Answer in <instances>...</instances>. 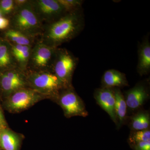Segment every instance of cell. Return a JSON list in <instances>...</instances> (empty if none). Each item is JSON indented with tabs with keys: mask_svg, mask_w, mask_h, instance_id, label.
<instances>
[{
	"mask_svg": "<svg viewBox=\"0 0 150 150\" xmlns=\"http://www.w3.org/2000/svg\"><path fill=\"white\" fill-rule=\"evenodd\" d=\"M84 26V19L81 10L68 13L56 21L45 24L40 40L49 46L59 48L76 37Z\"/></svg>",
	"mask_w": 150,
	"mask_h": 150,
	"instance_id": "1",
	"label": "cell"
},
{
	"mask_svg": "<svg viewBox=\"0 0 150 150\" xmlns=\"http://www.w3.org/2000/svg\"><path fill=\"white\" fill-rule=\"evenodd\" d=\"M9 18V28L35 38L43 33L45 24L34 11L30 0L24 6L16 8Z\"/></svg>",
	"mask_w": 150,
	"mask_h": 150,
	"instance_id": "2",
	"label": "cell"
},
{
	"mask_svg": "<svg viewBox=\"0 0 150 150\" xmlns=\"http://www.w3.org/2000/svg\"><path fill=\"white\" fill-rule=\"evenodd\" d=\"M27 86L43 96L58 97L63 87L53 72L27 70L25 72Z\"/></svg>",
	"mask_w": 150,
	"mask_h": 150,
	"instance_id": "3",
	"label": "cell"
},
{
	"mask_svg": "<svg viewBox=\"0 0 150 150\" xmlns=\"http://www.w3.org/2000/svg\"><path fill=\"white\" fill-rule=\"evenodd\" d=\"M78 59L65 48H57L52 72L58 77L63 89L72 87V76Z\"/></svg>",
	"mask_w": 150,
	"mask_h": 150,
	"instance_id": "4",
	"label": "cell"
},
{
	"mask_svg": "<svg viewBox=\"0 0 150 150\" xmlns=\"http://www.w3.org/2000/svg\"><path fill=\"white\" fill-rule=\"evenodd\" d=\"M57 48L38 40L33 46L27 70L52 72Z\"/></svg>",
	"mask_w": 150,
	"mask_h": 150,
	"instance_id": "5",
	"label": "cell"
},
{
	"mask_svg": "<svg viewBox=\"0 0 150 150\" xmlns=\"http://www.w3.org/2000/svg\"><path fill=\"white\" fill-rule=\"evenodd\" d=\"M44 97L32 89L25 88L8 96L5 106L11 112H18L32 106Z\"/></svg>",
	"mask_w": 150,
	"mask_h": 150,
	"instance_id": "6",
	"label": "cell"
},
{
	"mask_svg": "<svg viewBox=\"0 0 150 150\" xmlns=\"http://www.w3.org/2000/svg\"><path fill=\"white\" fill-rule=\"evenodd\" d=\"M30 3L44 24L56 21L67 13L58 0H30Z\"/></svg>",
	"mask_w": 150,
	"mask_h": 150,
	"instance_id": "7",
	"label": "cell"
},
{
	"mask_svg": "<svg viewBox=\"0 0 150 150\" xmlns=\"http://www.w3.org/2000/svg\"><path fill=\"white\" fill-rule=\"evenodd\" d=\"M58 98L60 105L68 117L74 116L86 117L88 112L82 100L73 89L72 87L64 89Z\"/></svg>",
	"mask_w": 150,
	"mask_h": 150,
	"instance_id": "8",
	"label": "cell"
},
{
	"mask_svg": "<svg viewBox=\"0 0 150 150\" xmlns=\"http://www.w3.org/2000/svg\"><path fill=\"white\" fill-rule=\"evenodd\" d=\"M95 98L98 104L107 112L116 124L118 120L115 112V99L114 88H102L96 91Z\"/></svg>",
	"mask_w": 150,
	"mask_h": 150,
	"instance_id": "9",
	"label": "cell"
},
{
	"mask_svg": "<svg viewBox=\"0 0 150 150\" xmlns=\"http://www.w3.org/2000/svg\"><path fill=\"white\" fill-rule=\"evenodd\" d=\"M147 88L144 84L138 83L126 92L125 99L127 107L136 109L144 104L149 97Z\"/></svg>",
	"mask_w": 150,
	"mask_h": 150,
	"instance_id": "10",
	"label": "cell"
},
{
	"mask_svg": "<svg viewBox=\"0 0 150 150\" xmlns=\"http://www.w3.org/2000/svg\"><path fill=\"white\" fill-rule=\"evenodd\" d=\"M10 44L12 54L18 68L25 72L28 70L31 50L33 46Z\"/></svg>",
	"mask_w": 150,
	"mask_h": 150,
	"instance_id": "11",
	"label": "cell"
},
{
	"mask_svg": "<svg viewBox=\"0 0 150 150\" xmlns=\"http://www.w3.org/2000/svg\"><path fill=\"white\" fill-rule=\"evenodd\" d=\"M103 88H114L128 86L126 75L120 71L109 69L105 71L102 79Z\"/></svg>",
	"mask_w": 150,
	"mask_h": 150,
	"instance_id": "12",
	"label": "cell"
},
{
	"mask_svg": "<svg viewBox=\"0 0 150 150\" xmlns=\"http://www.w3.org/2000/svg\"><path fill=\"white\" fill-rule=\"evenodd\" d=\"M17 68L12 54L10 43L2 39L0 43V73Z\"/></svg>",
	"mask_w": 150,
	"mask_h": 150,
	"instance_id": "13",
	"label": "cell"
},
{
	"mask_svg": "<svg viewBox=\"0 0 150 150\" xmlns=\"http://www.w3.org/2000/svg\"><path fill=\"white\" fill-rule=\"evenodd\" d=\"M137 70L141 76L150 72V43L148 38L144 40L139 46Z\"/></svg>",
	"mask_w": 150,
	"mask_h": 150,
	"instance_id": "14",
	"label": "cell"
},
{
	"mask_svg": "<svg viewBox=\"0 0 150 150\" xmlns=\"http://www.w3.org/2000/svg\"><path fill=\"white\" fill-rule=\"evenodd\" d=\"M5 40L11 44L22 46H33L35 38L31 37L18 30L8 28L4 33Z\"/></svg>",
	"mask_w": 150,
	"mask_h": 150,
	"instance_id": "15",
	"label": "cell"
},
{
	"mask_svg": "<svg viewBox=\"0 0 150 150\" xmlns=\"http://www.w3.org/2000/svg\"><path fill=\"white\" fill-rule=\"evenodd\" d=\"M20 143L19 138L15 133L7 128L2 131L1 149L4 150H19Z\"/></svg>",
	"mask_w": 150,
	"mask_h": 150,
	"instance_id": "16",
	"label": "cell"
},
{
	"mask_svg": "<svg viewBox=\"0 0 150 150\" xmlns=\"http://www.w3.org/2000/svg\"><path fill=\"white\" fill-rule=\"evenodd\" d=\"M115 99V112L118 120V126L123 123L126 115L127 105L125 98L121 90L118 88H114Z\"/></svg>",
	"mask_w": 150,
	"mask_h": 150,
	"instance_id": "17",
	"label": "cell"
},
{
	"mask_svg": "<svg viewBox=\"0 0 150 150\" xmlns=\"http://www.w3.org/2000/svg\"><path fill=\"white\" fill-rule=\"evenodd\" d=\"M26 88L16 83L7 77L3 73H0V90L4 95L7 97L14 92Z\"/></svg>",
	"mask_w": 150,
	"mask_h": 150,
	"instance_id": "18",
	"label": "cell"
},
{
	"mask_svg": "<svg viewBox=\"0 0 150 150\" xmlns=\"http://www.w3.org/2000/svg\"><path fill=\"white\" fill-rule=\"evenodd\" d=\"M150 122V115L148 112H139L132 118V128L136 131L147 130Z\"/></svg>",
	"mask_w": 150,
	"mask_h": 150,
	"instance_id": "19",
	"label": "cell"
},
{
	"mask_svg": "<svg viewBox=\"0 0 150 150\" xmlns=\"http://www.w3.org/2000/svg\"><path fill=\"white\" fill-rule=\"evenodd\" d=\"M16 8L14 0H0V12L3 17L9 18Z\"/></svg>",
	"mask_w": 150,
	"mask_h": 150,
	"instance_id": "20",
	"label": "cell"
},
{
	"mask_svg": "<svg viewBox=\"0 0 150 150\" xmlns=\"http://www.w3.org/2000/svg\"><path fill=\"white\" fill-rule=\"evenodd\" d=\"M66 13L72 12L81 10L83 1L80 0H58Z\"/></svg>",
	"mask_w": 150,
	"mask_h": 150,
	"instance_id": "21",
	"label": "cell"
},
{
	"mask_svg": "<svg viewBox=\"0 0 150 150\" xmlns=\"http://www.w3.org/2000/svg\"><path fill=\"white\" fill-rule=\"evenodd\" d=\"M131 143L136 144L138 142H147L150 140V131L149 129L137 131L131 134L129 138Z\"/></svg>",
	"mask_w": 150,
	"mask_h": 150,
	"instance_id": "22",
	"label": "cell"
},
{
	"mask_svg": "<svg viewBox=\"0 0 150 150\" xmlns=\"http://www.w3.org/2000/svg\"><path fill=\"white\" fill-rule=\"evenodd\" d=\"M134 144L136 150H150V141L138 142Z\"/></svg>",
	"mask_w": 150,
	"mask_h": 150,
	"instance_id": "23",
	"label": "cell"
},
{
	"mask_svg": "<svg viewBox=\"0 0 150 150\" xmlns=\"http://www.w3.org/2000/svg\"><path fill=\"white\" fill-rule=\"evenodd\" d=\"M10 20L7 18L0 17V30H6L9 28Z\"/></svg>",
	"mask_w": 150,
	"mask_h": 150,
	"instance_id": "24",
	"label": "cell"
},
{
	"mask_svg": "<svg viewBox=\"0 0 150 150\" xmlns=\"http://www.w3.org/2000/svg\"><path fill=\"white\" fill-rule=\"evenodd\" d=\"M29 0H14L16 8L20 7L26 4L29 2Z\"/></svg>",
	"mask_w": 150,
	"mask_h": 150,
	"instance_id": "25",
	"label": "cell"
},
{
	"mask_svg": "<svg viewBox=\"0 0 150 150\" xmlns=\"http://www.w3.org/2000/svg\"><path fill=\"white\" fill-rule=\"evenodd\" d=\"M0 125L4 128H7V123L4 117L2 111L0 108Z\"/></svg>",
	"mask_w": 150,
	"mask_h": 150,
	"instance_id": "26",
	"label": "cell"
},
{
	"mask_svg": "<svg viewBox=\"0 0 150 150\" xmlns=\"http://www.w3.org/2000/svg\"><path fill=\"white\" fill-rule=\"evenodd\" d=\"M3 130H0V144H1V135L2 131ZM0 148L1 149V145H0Z\"/></svg>",
	"mask_w": 150,
	"mask_h": 150,
	"instance_id": "27",
	"label": "cell"
},
{
	"mask_svg": "<svg viewBox=\"0 0 150 150\" xmlns=\"http://www.w3.org/2000/svg\"><path fill=\"white\" fill-rule=\"evenodd\" d=\"M6 129V128H4V127H2V126L0 125V130H3V129Z\"/></svg>",
	"mask_w": 150,
	"mask_h": 150,
	"instance_id": "28",
	"label": "cell"
},
{
	"mask_svg": "<svg viewBox=\"0 0 150 150\" xmlns=\"http://www.w3.org/2000/svg\"><path fill=\"white\" fill-rule=\"evenodd\" d=\"M2 40V38H0V43H1V41Z\"/></svg>",
	"mask_w": 150,
	"mask_h": 150,
	"instance_id": "29",
	"label": "cell"
},
{
	"mask_svg": "<svg viewBox=\"0 0 150 150\" xmlns=\"http://www.w3.org/2000/svg\"><path fill=\"white\" fill-rule=\"evenodd\" d=\"M1 14V12H0V17H2Z\"/></svg>",
	"mask_w": 150,
	"mask_h": 150,
	"instance_id": "30",
	"label": "cell"
},
{
	"mask_svg": "<svg viewBox=\"0 0 150 150\" xmlns=\"http://www.w3.org/2000/svg\"><path fill=\"white\" fill-rule=\"evenodd\" d=\"M0 150H1V148H0Z\"/></svg>",
	"mask_w": 150,
	"mask_h": 150,
	"instance_id": "31",
	"label": "cell"
}]
</instances>
